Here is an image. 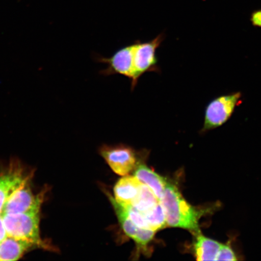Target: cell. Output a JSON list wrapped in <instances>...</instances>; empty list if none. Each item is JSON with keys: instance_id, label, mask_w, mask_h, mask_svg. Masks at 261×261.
I'll list each match as a JSON object with an SVG mask.
<instances>
[{"instance_id": "cell-16", "label": "cell", "mask_w": 261, "mask_h": 261, "mask_svg": "<svg viewBox=\"0 0 261 261\" xmlns=\"http://www.w3.org/2000/svg\"><path fill=\"white\" fill-rule=\"evenodd\" d=\"M250 21L254 27L261 28V9L252 12L250 16Z\"/></svg>"}, {"instance_id": "cell-10", "label": "cell", "mask_w": 261, "mask_h": 261, "mask_svg": "<svg viewBox=\"0 0 261 261\" xmlns=\"http://www.w3.org/2000/svg\"><path fill=\"white\" fill-rule=\"evenodd\" d=\"M30 179V174L19 165H10L0 173V214L10 196Z\"/></svg>"}, {"instance_id": "cell-4", "label": "cell", "mask_w": 261, "mask_h": 261, "mask_svg": "<svg viewBox=\"0 0 261 261\" xmlns=\"http://www.w3.org/2000/svg\"><path fill=\"white\" fill-rule=\"evenodd\" d=\"M242 93L236 92L218 96L208 104L205 110L201 133L219 128L230 119L237 106L241 103Z\"/></svg>"}, {"instance_id": "cell-15", "label": "cell", "mask_w": 261, "mask_h": 261, "mask_svg": "<svg viewBox=\"0 0 261 261\" xmlns=\"http://www.w3.org/2000/svg\"><path fill=\"white\" fill-rule=\"evenodd\" d=\"M143 215L150 230L156 232V231L168 226L164 211L160 203L154 208Z\"/></svg>"}, {"instance_id": "cell-14", "label": "cell", "mask_w": 261, "mask_h": 261, "mask_svg": "<svg viewBox=\"0 0 261 261\" xmlns=\"http://www.w3.org/2000/svg\"><path fill=\"white\" fill-rule=\"evenodd\" d=\"M159 203L160 200L151 189L142 184L138 197L132 205L144 214L154 208Z\"/></svg>"}, {"instance_id": "cell-3", "label": "cell", "mask_w": 261, "mask_h": 261, "mask_svg": "<svg viewBox=\"0 0 261 261\" xmlns=\"http://www.w3.org/2000/svg\"><path fill=\"white\" fill-rule=\"evenodd\" d=\"M165 38V34H161L151 41L143 42L138 40L134 42V79L130 83V89L132 91L138 85L140 78L145 73H161L156 52L161 47Z\"/></svg>"}, {"instance_id": "cell-17", "label": "cell", "mask_w": 261, "mask_h": 261, "mask_svg": "<svg viewBox=\"0 0 261 261\" xmlns=\"http://www.w3.org/2000/svg\"><path fill=\"white\" fill-rule=\"evenodd\" d=\"M8 237L7 232L3 221L2 215L0 214V243H2L3 240Z\"/></svg>"}, {"instance_id": "cell-5", "label": "cell", "mask_w": 261, "mask_h": 261, "mask_svg": "<svg viewBox=\"0 0 261 261\" xmlns=\"http://www.w3.org/2000/svg\"><path fill=\"white\" fill-rule=\"evenodd\" d=\"M192 252L196 260H237V254L229 243H222L199 232L194 236Z\"/></svg>"}, {"instance_id": "cell-6", "label": "cell", "mask_w": 261, "mask_h": 261, "mask_svg": "<svg viewBox=\"0 0 261 261\" xmlns=\"http://www.w3.org/2000/svg\"><path fill=\"white\" fill-rule=\"evenodd\" d=\"M133 50L132 44L120 48L109 58L95 55L94 59L97 63L107 65V68L100 70L99 73L106 76L122 75L128 77L132 83L134 79Z\"/></svg>"}, {"instance_id": "cell-8", "label": "cell", "mask_w": 261, "mask_h": 261, "mask_svg": "<svg viewBox=\"0 0 261 261\" xmlns=\"http://www.w3.org/2000/svg\"><path fill=\"white\" fill-rule=\"evenodd\" d=\"M100 154L112 170L119 175H128L138 165L135 151L125 145L103 146Z\"/></svg>"}, {"instance_id": "cell-7", "label": "cell", "mask_w": 261, "mask_h": 261, "mask_svg": "<svg viewBox=\"0 0 261 261\" xmlns=\"http://www.w3.org/2000/svg\"><path fill=\"white\" fill-rule=\"evenodd\" d=\"M30 179L10 196L3 206L2 214L40 212L44 194L35 195L33 193Z\"/></svg>"}, {"instance_id": "cell-11", "label": "cell", "mask_w": 261, "mask_h": 261, "mask_svg": "<svg viewBox=\"0 0 261 261\" xmlns=\"http://www.w3.org/2000/svg\"><path fill=\"white\" fill-rule=\"evenodd\" d=\"M142 184L135 175L123 176L114 186V200L124 205H133L138 197Z\"/></svg>"}, {"instance_id": "cell-12", "label": "cell", "mask_w": 261, "mask_h": 261, "mask_svg": "<svg viewBox=\"0 0 261 261\" xmlns=\"http://www.w3.org/2000/svg\"><path fill=\"white\" fill-rule=\"evenodd\" d=\"M134 175L143 184L151 189L160 200L167 185L168 179L158 174L148 166L139 163L134 170Z\"/></svg>"}, {"instance_id": "cell-1", "label": "cell", "mask_w": 261, "mask_h": 261, "mask_svg": "<svg viewBox=\"0 0 261 261\" xmlns=\"http://www.w3.org/2000/svg\"><path fill=\"white\" fill-rule=\"evenodd\" d=\"M160 203L168 226L187 230L193 236L201 231V218L213 214L218 208L217 204L194 206L186 200L177 185L170 181H168Z\"/></svg>"}, {"instance_id": "cell-2", "label": "cell", "mask_w": 261, "mask_h": 261, "mask_svg": "<svg viewBox=\"0 0 261 261\" xmlns=\"http://www.w3.org/2000/svg\"><path fill=\"white\" fill-rule=\"evenodd\" d=\"M40 212L2 214L8 237L28 241L34 246L42 243L40 232Z\"/></svg>"}, {"instance_id": "cell-13", "label": "cell", "mask_w": 261, "mask_h": 261, "mask_svg": "<svg viewBox=\"0 0 261 261\" xmlns=\"http://www.w3.org/2000/svg\"><path fill=\"white\" fill-rule=\"evenodd\" d=\"M34 244L7 237L0 243V261L17 260Z\"/></svg>"}, {"instance_id": "cell-9", "label": "cell", "mask_w": 261, "mask_h": 261, "mask_svg": "<svg viewBox=\"0 0 261 261\" xmlns=\"http://www.w3.org/2000/svg\"><path fill=\"white\" fill-rule=\"evenodd\" d=\"M108 195L124 232L135 241L138 252H145L148 245L154 239L155 231L137 226L130 220L123 205L114 200L112 196Z\"/></svg>"}]
</instances>
